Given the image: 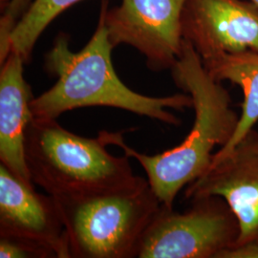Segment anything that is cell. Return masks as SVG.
<instances>
[{
	"label": "cell",
	"instance_id": "6da1fadb",
	"mask_svg": "<svg viewBox=\"0 0 258 258\" xmlns=\"http://www.w3.org/2000/svg\"><path fill=\"white\" fill-rule=\"evenodd\" d=\"M170 71L177 87L191 97L194 110L192 127L179 146L148 155L127 146L122 132L103 133L108 146L119 147L126 156L138 161L161 203L172 209L180 190L210 168L213 149L230 142L239 116L231 107L229 91L207 71L188 41L184 39L181 55Z\"/></svg>",
	"mask_w": 258,
	"mask_h": 258
},
{
	"label": "cell",
	"instance_id": "7a4b0ae2",
	"mask_svg": "<svg viewBox=\"0 0 258 258\" xmlns=\"http://www.w3.org/2000/svg\"><path fill=\"white\" fill-rule=\"evenodd\" d=\"M104 11L101 8L95 33L80 52H72L69 37L59 34L45 55V70L56 82L46 92L33 98L34 117L57 119L67 111L91 106H105L129 111L166 124L180 126L182 120L170 109L192 108L186 94L149 97L135 92L122 83L112 62V50Z\"/></svg>",
	"mask_w": 258,
	"mask_h": 258
},
{
	"label": "cell",
	"instance_id": "3957f363",
	"mask_svg": "<svg viewBox=\"0 0 258 258\" xmlns=\"http://www.w3.org/2000/svg\"><path fill=\"white\" fill-rule=\"evenodd\" d=\"M101 131L85 138L63 128L56 119L33 117L25 137V159L34 184L52 196L81 195L135 184L129 157L114 156Z\"/></svg>",
	"mask_w": 258,
	"mask_h": 258
},
{
	"label": "cell",
	"instance_id": "277c9868",
	"mask_svg": "<svg viewBox=\"0 0 258 258\" xmlns=\"http://www.w3.org/2000/svg\"><path fill=\"white\" fill-rule=\"evenodd\" d=\"M53 197L71 258L136 257L140 241L163 205L143 177L118 189Z\"/></svg>",
	"mask_w": 258,
	"mask_h": 258
},
{
	"label": "cell",
	"instance_id": "5b68a950",
	"mask_svg": "<svg viewBox=\"0 0 258 258\" xmlns=\"http://www.w3.org/2000/svg\"><path fill=\"white\" fill-rule=\"evenodd\" d=\"M183 212L162 205L139 243V258H219L239 236V224L217 196L197 197Z\"/></svg>",
	"mask_w": 258,
	"mask_h": 258
},
{
	"label": "cell",
	"instance_id": "8992f818",
	"mask_svg": "<svg viewBox=\"0 0 258 258\" xmlns=\"http://www.w3.org/2000/svg\"><path fill=\"white\" fill-rule=\"evenodd\" d=\"M185 0H122L108 8L102 0L111 44H127L145 55L151 71L170 70L183 48L182 13Z\"/></svg>",
	"mask_w": 258,
	"mask_h": 258
},
{
	"label": "cell",
	"instance_id": "52a82bcc",
	"mask_svg": "<svg viewBox=\"0 0 258 258\" xmlns=\"http://www.w3.org/2000/svg\"><path fill=\"white\" fill-rule=\"evenodd\" d=\"M217 196L236 216L239 236L234 246L258 243V132L249 133L185 189L184 197Z\"/></svg>",
	"mask_w": 258,
	"mask_h": 258
},
{
	"label": "cell",
	"instance_id": "ba28073f",
	"mask_svg": "<svg viewBox=\"0 0 258 258\" xmlns=\"http://www.w3.org/2000/svg\"><path fill=\"white\" fill-rule=\"evenodd\" d=\"M182 34L201 58L258 52V6L250 0H185Z\"/></svg>",
	"mask_w": 258,
	"mask_h": 258
},
{
	"label": "cell",
	"instance_id": "9c48e42d",
	"mask_svg": "<svg viewBox=\"0 0 258 258\" xmlns=\"http://www.w3.org/2000/svg\"><path fill=\"white\" fill-rule=\"evenodd\" d=\"M0 237L39 244L55 257L71 258L69 242L55 199L39 194L0 164Z\"/></svg>",
	"mask_w": 258,
	"mask_h": 258
},
{
	"label": "cell",
	"instance_id": "30bf717a",
	"mask_svg": "<svg viewBox=\"0 0 258 258\" xmlns=\"http://www.w3.org/2000/svg\"><path fill=\"white\" fill-rule=\"evenodd\" d=\"M21 55L10 52L0 70V164L33 184L25 159V137L32 120L31 87L24 79Z\"/></svg>",
	"mask_w": 258,
	"mask_h": 258
},
{
	"label": "cell",
	"instance_id": "8fae6325",
	"mask_svg": "<svg viewBox=\"0 0 258 258\" xmlns=\"http://www.w3.org/2000/svg\"><path fill=\"white\" fill-rule=\"evenodd\" d=\"M204 66L218 82L228 81L239 86L244 100L236 129L230 142L214 153L212 161L225 156L258 121V52L226 53L202 59Z\"/></svg>",
	"mask_w": 258,
	"mask_h": 258
},
{
	"label": "cell",
	"instance_id": "7c38bea8",
	"mask_svg": "<svg viewBox=\"0 0 258 258\" xmlns=\"http://www.w3.org/2000/svg\"><path fill=\"white\" fill-rule=\"evenodd\" d=\"M80 1L83 0H32L11 34V52L18 53L28 63L37 39L49 24Z\"/></svg>",
	"mask_w": 258,
	"mask_h": 258
},
{
	"label": "cell",
	"instance_id": "4fadbf2b",
	"mask_svg": "<svg viewBox=\"0 0 258 258\" xmlns=\"http://www.w3.org/2000/svg\"><path fill=\"white\" fill-rule=\"evenodd\" d=\"M1 258H53L55 253L45 247L26 240L0 237Z\"/></svg>",
	"mask_w": 258,
	"mask_h": 258
},
{
	"label": "cell",
	"instance_id": "5bb4252c",
	"mask_svg": "<svg viewBox=\"0 0 258 258\" xmlns=\"http://www.w3.org/2000/svg\"><path fill=\"white\" fill-rule=\"evenodd\" d=\"M219 258H258V243L233 246L223 251Z\"/></svg>",
	"mask_w": 258,
	"mask_h": 258
},
{
	"label": "cell",
	"instance_id": "9a60e30c",
	"mask_svg": "<svg viewBox=\"0 0 258 258\" xmlns=\"http://www.w3.org/2000/svg\"><path fill=\"white\" fill-rule=\"evenodd\" d=\"M32 0H10L1 19L17 24L21 16L24 14Z\"/></svg>",
	"mask_w": 258,
	"mask_h": 258
},
{
	"label": "cell",
	"instance_id": "2e32d148",
	"mask_svg": "<svg viewBox=\"0 0 258 258\" xmlns=\"http://www.w3.org/2000/svg\"><path fill=\"white\" fill-rule=\"evenodd\" d=\"M251 2H253L255 5H257L258 6V0H250Z\"/></svg>",
	"mask_w": 258,
	"mask_h": 258
}]
</instances>
